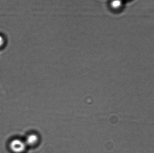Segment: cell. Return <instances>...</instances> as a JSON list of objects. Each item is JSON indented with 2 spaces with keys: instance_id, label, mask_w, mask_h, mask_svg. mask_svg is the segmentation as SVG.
<instances>
[{
  "instance_id": "1",
  "label": "cell",
  "mask_w": 154,
  "mask_h": 153,
  "mask_svg": "<svg viewBox=\"0 0 154 153\" xmlns=\"http://www.w3.org/2000/svg\"><path fill=\"white\" fill-rule=\"evenodd\" d=\"M26 144L25 143L20 139H14L11 141L10 144L11 150L16 153L22 152L26 148Z\"/></svg>"
},
{
  "instance_id": "2",
  "label": "cell",
  "mask_w": 154,
  "mask_h": 153,
  "mask_svg": "<svg viewBox=\"0 0 154 153\" xmlns=\"http://www.w3.org/2000/svg\"><path fill=\"white\" fill-rule=\"evenodd\" d=\"M38 136L35 134H31L29 135L26 138L25 144L28 145H33L38 142Z\"/></svg>"
},
{
  "instance_id": "3",
  "label": "cell",
  "mask_w": 154,
  "mask_h": 153,
  "mask_svg": "<svg viewBox=\"0 0 154 153\" xmlns=\"http://www.w3.org/2000/svg\"><path fill=\"white\" fill-rule=\"evenodd\" d=\"M122 4V0H113L111 3V5L112 8L115 9L120 8Z\"/></svg>"
},
{
  "instance_id": "4",
  "label": "cell",
  "mask_w": 154,
  "mask_h": 153,
  "mask_svg": "<svg viewBox=\"0 0 154 153\" xmlns=\"http://www.w3.org/2000/svg\"><path fill=\"white\" fill-rule=\"evenodd\" d=\"M4 42V40L2 36H0V47L3 46Z\"/></svg>"
}]
</instances>
